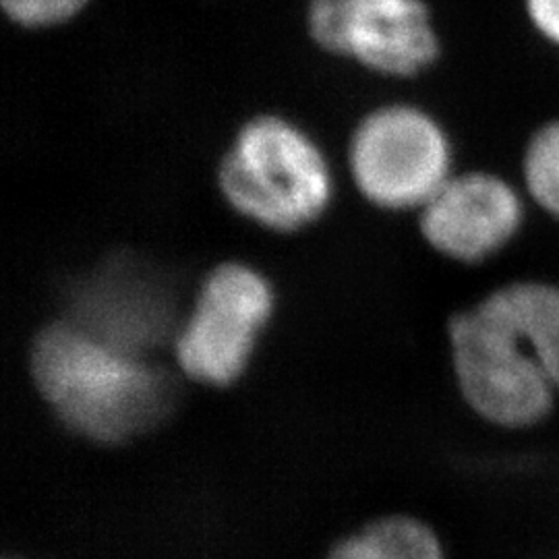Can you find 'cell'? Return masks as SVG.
<instances>
[{"mask_svg":"<svg viewBox=\"0 0 559 559\" xmlns=\"http://www.w3.org/2000/svg\"><path fill=\"white\" fill-rule=\"evenodd\" d=\"M218 189L245 221L290 235L328 212L334 177L320 143L302 127L280 115H258L224 154Z\"/></svg>","mask_w":559,"mask_h":559,"instance_id":"cell-2","label":"cell"},{"mask_svg":"<svg viewBox=\"0 0 559 559\" xmlns=\"http://www.w3.org/2000/svg\"><path fill=\"white\" fill-rule=\"evenodd\" d=\"M29 365L57 417L98 443H122L147 431L173 399L170 381L147 357L112 346L71 320L41 330Z\"/></svg>","mask_w":559,"mask_h":559,"instance_id":"cell-1","label":"cell"},{"mask_svg":"<svg viewBox=\"0 0 559 559\" xmlns=\"http://www.w3.org/2000/svg\"><path fill=\"white\" fill-rule=\"evenodd\" d=\"M360 195L388 212L420 210L450 179L452 150L438 120L411 104H388L360 119L348 145Z\"/></svg>","mask_w":559,"mask_h":559,"instance_id":"cell-4","label":"cell"},{"mask_svg":"<svg viewBox=\"0 0 559 559\" xmlns=\"http://www.w3.org/2000/svg\"><path fill=\"white\" fill-rule=\"evenodd\" d=\"M479 305L519 336L559 390V288L531 282L512 284Z\"/></svg>","mask_w":559,"mask_h":559,"instance_id":"cell-9","label":"cell"},{"mask_svg":"<svg viewBox=\"0 0 559 559\" xmlns=\"http://www.w3.org/2000/svg\"><path fill=\"white\" fill-rule=\"evenodd\" d=\"M526 7L540 34L559 44V0H526Z\"/></svg>","mask_w":559,"mask_h":559,"instance_id":"cell-13","label":"cell"},{"mask_svg":"<svg viewBox=\"0 0 559 559\" xmlns=\"http://www.w3.org/2000/svg\"><path fill=\"white\" fill-rule=\"evenodd\" d=\"M450 346L460 392L483 419L522 429L547 417L554 383L519 336L480 305L450 321Z\"/></svg>","mask_w":559,"mask_h":559,"instance_id":"cell-5","label":"cell"},{"mask_svg":"<svg viewBox=\"0 0 559 559\" xmlns=\"http://www.w3.org/2000/svg\"><path fill=\"white\" fill-rule=\"evenodd\" d=\"M69 320L112 346L147 357L173 328V297L150 267L110 261L78 286Z\"/></svg>","mask_w":559,"mask_h":559,"instance_id":"cell-7","label":"cell"},{"mask_svg":"<svg viewBox=\"0 0 559 559\" xmlns=\"http://www.w3.org/2000/svg\"><path fill=\"white\" fill-rule=\"evenodd\" d=\"M274 311L276 290L261 270L245 261L218 263L201 280L173 340L180 371L203 385H233L247 371Z\"/></svg>","mask_w":559,"mask_h":559,"instance_id":"cell-3","label":"cell"},{"mask_svg":"<svg viewBox=\"0 0 559 559\" xmlns=\"http://www.w3.org/2000/svg\"><path fill=\"white\" fill-rule=\"evenodd\" d=\"M524 179L540 207L559 218V122L543 127L531 141Z\"/></svg>","mask_w":559,"mask_h":559,"instance_id":"cell-11","label":"cell"},{"mask_svg":"<svg viewBox=\"0 0 559 559\" xmlns=\"http://www.w3.org/2000/svg\"><path fill=\"white\" fill-rule=\"evenodd\" d=\"M307 29L321 50L383 78H415L440 57L423 0H311Z\"/></svg>","mask_w":559,"mask_h":559,"instance_id":"cell-6","label":"cell"},{"mask_svg":"<svg viewBox=\"0 0 559 559\" xmlns=\"http://www.w3.org/2000/svg\"><path fill=\"white\" fill-rule=\"evenodd\" d=\"M90 0H0L4 15L25 29H50L78 17Z\"/></svg>","mask_w":559,"mask_h":559,"instance_id":"cell-12","label":"cell"},{"mask_svg":"<svg viewBox=\"0 0 559 559\" xmlns=\"http://www.w3.org/2000/svg\"><path fill=\"white\" fill-rule=\"evenodd\" d=\"M522 203L514 189L491 175L450 177L420 207V233L441 255L480 261L514 237Z\"/></svg>","mask_w":559,"mask_h":559,"instance_id":"cell-8","label":"cell"},{"mask_svg":"<svg viewBox=\"0 0 559 559\" xmlns=\"http://www.w3.org/2000/svg\"><path fill=\"white\" fill-rule=\"evenodd\" d=\"M328 559H445L431 526L411 516H388L340 540Z\"/></svg>","mask_w":559,"mask_h":559,"instance_id":"cell-10","label":"cell"}]
</instances>
